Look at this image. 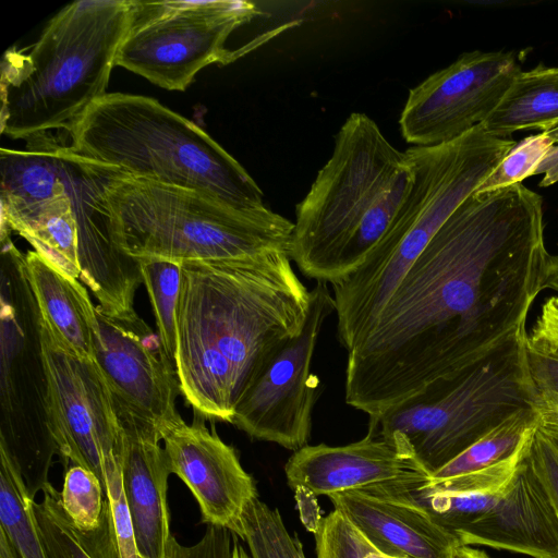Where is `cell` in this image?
I'll use <instances>...</instances> for the list:
<instances>
[{"mask_svg": "<svg viewBox=\"0 0 558 558\" xmlns=\"http://www.w3.org/2000/svg\"><path fill=\"white\" fill-rule=\"evenodd\" d=\"M316 558H365L373 545L338 510L318 519L312 529Z\"/></svg>", "mask_w": 558, "mask_h": 558, "instance_id": "31", "label": "cell"}, {"mask_svg": "<svg viewBox=\"0 0 558 558\" xmlns=\"http://www.w3.org/2000/svg\"><path fill=\"white\" fill-rule=\"evenodd\" d=\"M365 558H399V557H391V556L384 555V554L377 551L376 548L373 546L372 549L365 556Z\"/></svg>", "mask_w": 558, "mask_h": 558, "instance_id": "41", "label": "cell"}, {"mask_svg": "<svg viewBox=\"0 0 558 558\" xmlns=\"http://www.w3.org/2000/svg\"><path fill=\"white\" fill-rule=\"evenodd\" d=\"M235 537L226 527L207 525L202 538L190 546L180 544L171 536L167 558H232Z\"/></svg>", "mask_w": 558, "mask_h": 558, "instance_id": "35", "label": "cell"}, {"mask_svg": "<svg viewBox=\"0 0 558 558\" xmlns=\"http://www.w3.org/2000/svg\"><path fill=\"white\" fill-rule=\"evenodd\" d=\"M0 447L15 463L35 500L49 482L59 449L41 347V318L25 270V254L1 236Z\"/></svg>", "mask_w": 558, "mask_h": 558, "instance_id": "10", "label": "cell"}, {"mask_svg": "<svg viewBox=\"0 0 558 558\" xmlns=\"http://www.w3.org/2000/svg\"><path fill=\"white\" fill-rule=\"evenodd\" d=\"M116 402L122 426L121 475L143 558H167L171 539L167 499L171 474L158 429Z\"/></svg>", "mask_w": 558, "mask_h": 558, "instance_id": "19", "label": "cell"}, {"mask_svg": "<svg viewBox=\"0 0 558 558\" xmlns=\"http://www.w3.org/2000/svg\"><path fill=\"white\" fill-rule=\"evenodd\" d=\"M333 311L332 294L318 282L300 331L269 354L242 392L232 420L235 427L292 451L307 445L317 390L312 360L322 326Z\"/></svg>", "mask_w": 558, "mask_h": 558, "instance_id": "12", "label": "cell"}, {"mask_svg": "<svg viewBox=\"0 0 558 558\" xmlns=\"http://www.w3.org/2000/svg\"><path fill=\"white\" fill-rule=\"evenodd\" d=\"M512 52L462 53L411 88L399 126L416 147L452 142L482 124L521 72Z\"/></svg>", "mask_w": 558, "mask_h": 558, "instance_id": "14", "label": "cell"}, {"mask_svg": "<svg viewBox=\"0 0 558 558\" xmlns=\"http://www.w3.org/2000/svg\"><path fill=\"white\" fill-rule=\"evenodd\" d=\"M60 494L62 507L77 529L87 532L100 526L107 498L92 471L81 465L66 469Z\"/></svg>", "mask_w": 558, "mask_h": 558, "instance_id": "29", "label": "cell"}, {"mask_svg": "<svg viewBox=\"0 0 558 558\" xmlns=\"http://www.w3.org/2000/svg\"><path fill=\"white\" fill-rule=\"evenodd\" d=\"M32 504L15 463L0 447V529L17 558H47Z\"/></svg>", "mask_w": 558, "mask_h": 558, "instance_id": "25", "label": "cell"}, {"mask_svg": "<svg viewBox=\"0 0 558 558\" xmlns=\"http://www.w3.org/2000/svg\"><path fill=\"white\" fill-rule=\"evenodd\" d=\"M537 421L535 409L522 410L432 475L434 478L452 477L494 465L511 457L529 438Z\"/></svg>", "mask_w": 558, "mask_h": 558, "instance_id": "26", "label": "cell"}, {"mask_svg": "<svg viewBox=\"0 0 558 558\" xmlns=\"http://www.w3.org/2000/svg\"><path fill=\"white\" fill-rule=\"evenodd\" d=\"M69 134L76 154L134 177L198 191L244 210L267 207L263 191L234 157L154 98L106 93Z\"/></svg>", "mask_w": 558, "mask_h": 558, "instance_id": "7", "label": "cell"}, {"mask_svg": "<svg viewBox=\"0 0 558 558\" xmlns=\"http://www.w3.org/2000/svg\"><path fill=\"white\" fill-rule=\"evenodd\" d=\"M232 558H252L251 555L244 549V547L238 541V536L234 539Z\"/></svg>", "mask_w": 558, "mask_h": 558, "instance_id": "40", "label": "cell"}, {"mask_svg": "<svg viewBox=\"0 0 558 558\" xmlns=\"http://www.w3.org/2000/svg\"><path fill=\"white\" fill-rule=\"evenodd\" d=\"M548 257L541 195L522 183L472 193L348 352L347 404L378 416L525 336Z\"/></svg>", "mask_w": 558, "mask_h": 558, "instance_id": "1", "label": "cell"}, {"mask_svg": "<svg viewBox=\"0 0 558 558\" xmlns=\"http://www.w3.org/2000/svg\"><path fill=\"white\" fill-rule=\"evenodd\" d=\"M106 198L132 258L220 260L291 252L294 222L268 207L244 210L205 193L120 171Z\"/></svg>", "mask_w": 558, "mask_h": 558, "instance_id": "8", "label": "cell"}, {"mask_svg": "<svg viewBox=\"0 0 558 558\" xmlns=\"http://www.w3.org/2000/svg\"><path fill=\"white\" fill-rule=\"evenodd\" d=\"M41 347L59 457L65 469L72 462L92 471L105 489V471L120 462L122 450L113 395L97 363L69 350L43 319Z\"/></svg>", "mask_w": 558, "mask_h": 558, "instance_id": "13", "label": "cell"}, {"mask_svg": "<svg viewBox=\"0 0 558 558\" xmlns=\"http://www.w3.org/2000/svg\"><path fill=\"white\" fill-rule=\"evenodd\" d=\"M133 0H80L60 10L27 49L1 62V133L25 138L68 132L106 94Z\"/></svg>", "mask_w": 558, "mask_h": 558, "instance_id": "6", "label": "cell"}, {"mask_svg": "<svg viewBox=\"0 0 558 558\" xmlns=\"http://www.w3.org/2000/svg\"><path fill=\"white\" fill-rule=\"evenodd\" d=\"M242 536L252 558H306L296 534H291L277 508L255 497L244 509Z\"/></svg>", "mask_w": 558, "mask_h": 558, "instance_id": "28", "label": "cell"}, {"mask_svg": "<svg viewBox=\"0 0 558 558\" xmlns=\"http://www.w3.org/2000/svg\"><path fill=\"white\" fill-rule=\"evenodd\" d=\"M412 166L367 114L352 112L332 154L295 208L290 257L308 278L333 282L381 240L413 185Z\"/></svg>", "mask_w": 558, "mask_h": 558, "instance_id": "4", "label": "cell"}, {"mask_svg": "<svg viewBox=\"0 0 558 558\" xmlns=\"http://www.w3.org/2000/svg\"><path fill=\"white\" fill-rule=\"evenodd\" d=\"M143 284L148 293L157 333L168 359L175 365L177 313L182 263L162 258H138Z\"/></svg>", "mask_w": 558, "mask_h": 558, "instance_id": "27", "label": "cell"}, {"mask_svg": "<svg viewBox=\"0 0 558 558\" xmlns=\"http://www.w3.org/2000/svg\"><path fill=\"white\" fill-rule=\"evenodd\" d=\"M94 357L113 399L151 423L160 436L183 420L177 409L175 365L135 310L110 315L96 305Z\"/></svg>", "mask_w": 558, "mask_h": 558, "instance_id": "15", "label": "cell"}, {"mask_svg": "<svg viewBox=\"0 0 558 558\" xmlns=\"http://www.w3.org/2000/svg\"><path fill=\"white\" fill-rule=\"evenodd\" d=\"M555 145L557 143L549 130L523 138L485 178L476 192L507 187L534 175L545 156Z\"/></svg>", "mask_w": 558, "mask_h": 558, "instance_id": "30", "label": "cell"}, {"mask_svg": "<svg viewBox=\"0 0 558 558\" xmlns=\"http://www.w3.org/2000/svg\"><path fill=\"white\" fill-rule=\"evenodd\" d=\"M116 65L169 90H184L211 63H230L253 50H230V35L262 12L254 2L134 1Z\"/></svg>", "mask_w": 558, "mask_h": 558, "instance_id": "11", "label": "cell"}, {"mask_svg": "<svg viewBox=\"0 0 558 558\" xmlns=\"http://www.w3.org/2000/svg\"><path fill=\"white\" fill-rule=\"evenodd\" d=\"M529 338L543 343L558 354V296L554 295L543 304L542 313L537 318Z\"/></svg>", "mask_w": 558, "mask_h": 558, "instance_id": "36", "label": "cell"}, {"mask_svg": "<svg viewBox=\"0 0 558 558\" xmlns=\"http://www.w3.org/2000/svg\"><path fill=\"white\" fill-rule=\"evenodd\" d=\"M161 440L171 474L193 494L202 522L226 527L241 538L243 511L257 490L235 449L201 421L182 420L162 433Z\"/></svg>", "mask_w": 558, "mask_h": 558, "instance_id": "16", "label": "cell"}, {"mask_svg": "<svg viewBox=\"0 0 558 558\" xmlns=\"http://www.w3.org/2000/svg\"><path fill=\"white\" fill-rule=\"evenodd\" d=\"M535 174H543L539 186L545 187L558 182V144L545 156Z\"/></svg>", "mask_w": 558, "mask_h": 558, "instance_id": "37", "label": "cell"}, {"mask_svg": "<svg viewBox=\"0 0 558 558\" xmlns=\"http://www.w3.org/2000/svg\"><path fill=\"white\" fill-rule=\"evenodd\" d=\"M515 144L480 124L452 142L404 151L414 174L410 193L364 263L331 284L338 339L347 352L367 336L441 226Z\"/></svg>", "mask_w": 558, "mask_h": 558, "instance_id": "5", "label": "cell"}, {"mask_svg": "<svg viewBox=\"0 0 558 558\" xmlns=\"http://www.w3.org/2000/svg\"><path fill=\"white\" fill-rule=\"evenodd\" d=\"M0 558H17L7 534L0 529Z\"/></svg>", "mask_w": 558, "mask_h": 558, "instance_id": "39", "label": "cell"}, {"mask_svg": "<svg viewBox=\"0 0 558 558\" xmlns=\"http://www.w3.org/2000/svg\"><path fill=\"white\" fill-rule=\"evenodd\" d=\"M530 437L511 457L482 470L447 478L413 472L361 490L414 507L458 538L505 494L526 452Z\"/></svg>", "mask_w": 558, "mask_h": 558, "instance_id": "18", "label": "cell"}, {"mask_svg": "<svg viewBox=\"0 0 558 558\" xmlns=\"http://www.w3.org/2000/svg\"><path fill=\"white\" fill-rule=\"evenodd\" d=\"M453 558H490L486 553L475 549L472 546L461 545L453 555Z\"/></svg>", "mask_w": 558, "mask_h": 558, "instance_id": "38", "label": "cell"}, {"mask_svg": "<svg viewBox=\"0 0 558 558\" xmlns=\"http://www.w3.org/2000/svg\"><path fill=\"white\" fill-rule=\"evenodd\" d=\"M26 149L1 148V230L24 238L47 262L80 279L107 314L134 311L143 283L120 246L106 191L122 169L85 158L48 133Z\"/></svg>", "mask_w": 558, "mask_h": 558, "instance_id": "3", "label": "cell"}, {"mask_svg": "<svg viewBox=\"0 0 558 558\" xmlns=\"http://www.w3.org/2000/svg\"><path fill=\"white\" fill-rule=\"evenodd\" d=\"M413 472L425 471L404 444L371 430L344 446L306 445L284 465L289 486L313 496L357 490Z\"/></svg>", "mask_w": 558, "mask_h": 558, "instance_id": "17", "label": "cell"}, {"mask_svg": "<svg viewBox=\"0 0 558 558\" xmlns=\"http://www.w3.org/2000/svg\"><path fill=\"white\" fill-rule=\"evenodd\" d=\"M482 125L504 138L520 130L558 126V68L539 64L521 71Z\"/></svg>", "mask_w": 558, "mask_h": 558, "instance_id": "23", "label": "cell"}, {"mask_svg": "<svg viewBox=\"0 0 558 558\" xmlns=\"http://www.w3.org/2000/svg\"><path fill=\"white\" fill-rule=\"evenodd\" d=\"M526 458L545 486L558 514V424L537 415Z\"/></svg>", "mask_w": 558, "mask_h": 558, "instance_id": "33", "label": "cell"}, {"mask_svg": "<svg viewBox=\"0 0 558 558\" xmlns=\"http://www.w3.org/2000/svg\"><path fill=\"white\" fill-rule=\"evenodd\" d=\"M458 541L533 558H558V514L526 452L505 494Z\"/></svg>", "mask_w": 558, "mask_h": 558, "instance_id": "20", "label": "cell"}, {"mask_svg": "<svg viewBox=\"0 0 558 558\" xmlns=\"http://www.w3.org/2000/svg\"><path fill=\"white\" fill-rule=\"evenodd\" d=\"M108 499L120 558H143L138 551L133 521L126 502L120 462L105 472Z\"/></svg>", "mask_w": 558, "mask_h": 558, "instance_id": "34", "label": "cell"}, {"mask_svg": "<svg viewBox=\"0 0 558 558\" xmlns=\"http://www.w3.org/2000/svg\"><path fill=\"white\" fill-rule=\"evenodd\" d=\"M25 270L46 326L73 353L95 361L96 305L85 286L34 250L25 254Z\"/></svg>", "mask_w": 558, "mask_h": 558, "instance_id": "22", "label": "cell"}, {"mask_svg": "<svg viewBox=\"0 0 558 558\" xmlns=\"http://www.w3.org/2000/svg\"><path fill=\"white\" fill-rule=\"evenodd\" d=\"M289 253L182 263L175 371L197 416L232 424L235 405L265 360L296 335L311 291Z\"/></svg>", "mask_w": 558, "mask_h": 558, "instance_id": "2", "label": "cell"}, {"mask_svg": "<svg viewBox=\"0 0 558 558\" xmlns=\"http://www.w3.org/2000/svg\"><path fill=\"white\" fill-rule=\"evenodd\" d=\"M526 355L537 415L558 424V354L527 336Z\"/></svg>", "mask_w": 558, "mask_h": 558, "instance_id": "32", "label": "cell"}, {"mask_svg": "<svg viewBox=\"0 0 558 558\" xmlns=\"http://www.w3.org/2000/svg\"><path fill=\"white\" fill-rule=\"evenodd\" d=\"M336 510L376 548L399 558H453L458 538L409 505L349 490L327 496Z\"/></svg>", "mask_w": 558, "mask_h": 558, "instance_id": "21", "label": "cell"}, {"mask_svg": "<svg viewBox=\"0 0 558 558\" xmlns=\"http://www.w3.org/2000/svg\"><path fill=\"white\" fill-rule=\"evenodd\" d=\"M41 493L32 505L47 558H120L108 499L100 526L86 532L72 523L51 483Z\"/></svg>", "mask_w": 558, "mask_h": 558, "instance_id": "24", "label": "cell"}, {"mask_svg": "<svg viewBox=\"0 0 558 558\" xmlns=\"http://www.w3.org/2000/svg\"><path fill=\"white\" fill-rule=\"evenodd\" d=\"M526 337L369 417L368 430L405 444L432 476L511 415L536 410Z\"/></svg>", "mask_w": 558, "mask_h": 558, "instance_id": "9", "label": "cell"}]
</instances>
